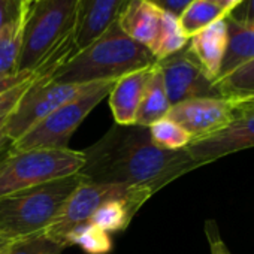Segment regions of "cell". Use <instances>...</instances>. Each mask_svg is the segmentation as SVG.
<instances>
[{
    "instance_id": "cell-6",
    "label": "cell",
    "mask_w": 254,
    "mask_h": 254,
    "mask_svg": "<svg viewBox=\"0 0 254 254\" xmlns=\"http://www.w3.org/2000/svg\"><path fill=\"white\" fill-rule=\"evenodd\" d=\"M117 79L91 82L76 97L70 99L35 127L18 141L11 144V151H26L35 148H69V141L87 115L109 96Z\"/></svg>"
},
{
    "instance_id": "cell-18",
    "label": "cell",
    "mask_w": 254,
    "mask_h": 254,
    "mask_svg": "<svg viewBox=\"0 0 254 254\" xmlns=\"http://www.w3.org/2000/svg\"><path fill=\"white\" fill-rule=\"evenodd\" d=\"M141 206L142 205L133 199H112L97 206L88 221L109 235L123 232L129 227Z\"/></svg>"
},
{
    "instance_id": "cell-26",
    "label": "cell",
    "mask_w": 254,
    "mask_h": 254,
    "mask_svg": "<svg viewBox=\"0 0 254 254\" xmlns=\"http://www.w3.org/2000/svg\"><path fill=\"white\" fill-rule=\"evenodd\" d=\"M39 75V73H38ZM36 75V76H38ZM30 78L24 82H21L20 85L11 88L9 91L0 94V126H3L6 123V120L9 118V115L14 112V109L17 108L18 102L21 100V97L24 96V93L27 91V88L30 87V84L33 82V79L36 78Z\"/></svg>"
},
{
    "instance_id": "cell-21",
    "label": "cell",
    "mask_w": 254,
    "mask_h": 254,
    "mask_svg": "<svg viewBox=\"0 0 254 254\" xmlns=\"http://www.w3.org/2000/svg\"><path fill=\"white\" fill-rule=\"evenodd\" d=\"M189 44V38L186 36L178 17L165 12L162 15V23H160V30L157 35V39L151 48V54L156 59V62L165 60L169 56L181 51L186 48Z\"/></svg>"
},
{
    "instance_id": "cell-3",
    "label": "cell",
    "mask_w": 254,
    "mask_h": 254,
    "mask_svg": "<svg viewBox=\"0 0 254 254\" xmlns=\"http://www.w3.org/2000/svg\"><path fill=\"white\" fill-rule=\"evenodd\" d=\"M156 63V59L144 45L130 39L118 23H114L96 41L45 76L60 84H91L120 79Z\"/></svg>"
},
{
    "instance_id": "cell-20",
    "label": "cell",
    "mask_w": 254,
    "mask_h": 254,
    "mask_svg": "<svg viewBox=\"0 0 254 254\" xmlns=\"http://www.w3.org/2000/svg\"><path fill=\"white\" fill-rule=\"evenodd\" d=\"M227 17L224 8L215 0H193L178 17L187 38L196 35L212 23Z\"/></svg>"
},
{
    "instance_id": "cell-27",
    "label": "cell",
    "mask_w": 254,
    "mask_h": 254,
    "mask_svg": "<svg viewBox=\"0 0 254 254\" xmlns=\"http://www.w3.org/2000/svg\"><path fill=\"white\" fill-rule=\"evenodd\" d=\"M27 3V0H0V32L24 11Z\"/></svg>"
},
{
    "instance_id": "cell-24",
    "label": "cell",
    "mask_w": 254,
    "mask_h": 254,
    "mask_svg": "<svg viewBox=\"0 0 254 254\" xmlns=\"http://www.w3.org/2000/svg\"><path fill=\"white\" fill-rule=\"evenodd\" d=\"M148 133L151 141L163 150H184L191 142L190 133L168 117L150 124Z\"/></svg>"
},
{
    "instance_id": "cell-15",
    "label": "cell",
    "mask_w": 254,
    "mask_h": 254,
    "mask_svg": "<svg viewBox=\"0 0 254 254\" xmlns=\"http://www.w3.org/2000/svg\"><path fill=\"white\" fill-rule=\"evenodd\" d=\"M227 47V24L226 18L212 23L196 35L189 38L187 48L196 59L205 75L215 82L220 75L221 63Z\"/></svg>"
},
{
    "instance_id": "cell-5",
    "label": "cell",
    "mask_w": 254,
    "mask_h": 254,
    "mask_svg": "<svg viewBox=\"0 0 254 254\" xmlns=\"http://www.w3.org/2000/svg\"><path fill=\"white\" fill-rule=\"evenodd\" d=\"M84 165V151L72 148L11 151L0 160V197L76 175Z\"/></svg>"
},
{
    "instance_id": "cell-4",
    "label": "cell",
    "mask_w": 254,
    "mask_h": 254,
    "mask_svg": "<svg viewBox=\"0 0 254 254\" xmlns=\"http://www.w3.org/2000/svg\"><path fill=\"white\" fill-rule=\"evenodd\" d=\"M84 181L81 174L56 180L0 197V238L14 241L42 235L57 218L72 191Z\"/></svg>"
},
{
    "instance_id": "cell-19",
    "label": "cell",
    "mask_w": 254,
    "mask_h": 254,
    "mask_svg": "<svg viewBox=\"0 0 254 254\" xmlns=\"http://www.w3.org/2000/svg\"><path fill=\"white\" fill-rule=\"evenodd\" d=\"M26 11L27 6L14 21H11L0 32V75H9L18 72Z\"/></svg>"
},
{
    "instance_id": "cell-30",
    "label": "cell",
    "mask_w": 254,
    "mask_h": 254,
    "mask_svg": "<svg viewBox=\"0 0 254 254\" xmlns=\"http://www.w3.org/2000/svg\"><path fill=\"white\" fill-rule=\"evenodd\" d=\"M157 8L165 12H169L175 17H180L181 12L193 2V0H150Z\"/></svg>"
},
{
    "instance_id": "cell-33",
    "label": "cell",
    "mask_w": 254,
    "mask_h": 254,
    "mask_svg": "<svg viewBox=\"0 0 254 254\" xmlns=\"http://www.w3.org/2000/svg\"><path fill=\"white\" fill-rule=\"evenodd\" d=\"M11 144L8 136H6V132H5V124L0 126V154H2L6 148V145Z\"/></svg>"
},
{
    "instance_id": "cell-14",
    "label": "cell",
    "mask_w": 254,
    "mask_h": 254,
    "mask_svg": "<svg viewBox=\"0 0 254 254\" xmlns=\"http://www.w3.org/2000/svg\"><path fill=\"white\" fill-rule=\"evenodd\" d=\"M162 15L163 11L150 0H129L117 23L130 39L151 51L160 30Z\"/></svg>"
},
{
    "instance_id": "cell-2",
    "label": "cell",
    "mask_w": 254,
    "mask_h": 254,
    "mask_svg": "<svg viewBox=\"0 0 254 254\" xmlns=\"http://www.w3.org/2000/svg\"><path fill=\"white\" fill-rule=\"evenodd\" d=\"M79 0H36L27 5L18 72L51 75L75 53Z\"/></svg>"
},
{
    "instance_id": "cell-35",
    "label": "cell",
    "mask_w": 254,
    "mask_h": 254,
    "mask_svg": "<svg viewBox=\"0 0 254 254\" xmlns=\"http://www.w3.org/2000/svg\"><path fill=\"white\" fill-rule=\"evenodd\" d=\"M27 2H29V3H32V2H36V0H27Z\"/></svg>"
},
{
    "instance_id": "cell-23",
    "label": "cell",
    "mask_w": 254,
    "mask_h": 254,
    "mask_svg": "<svg viewBox=\"0 0 254 254\" xmlns=\"http://www.w3.org/2000/svg\"><path fill=\"white\" fill-rule=\"evenodd\" d=\"M214 87L223 97L254 99V60L217 79Z\"/></svg>"
},
{
    "instance_id": "cell-7",
    "label": "cell",
    "mask_w": 254,
    "mask_h": 254,
    "mask_svg": "<svg viewBox=\"0 0 254 254\" xmlns=\"http://www.w3.org/2000/svg\"><path fill=\"white\" fill-rule=\"evenodd\" d=\"M151 196V193L138 187L91 183L84 178V181L67 197L57 218L45 229L42 235L63 245L64 236L76 226L87 223L96 208L100 206L103 202L112 199H133L144 205Z\"/></svg>"
},
{
    "instance_id": "cell-12",
    "label": "cell",
    "mask_w": 254,
    "mask_h": 254,
    "mask_svg": "<svg viewBox=\"0 0 254 254\" xmlns=\"http://www.w3.org/2000/svg\"><path fill=\"white\" fill-rule=\"evenodd\" d=\"M129 0H79L73 33L76 53L96 41L109 26L117 23Z\"/></svg>"
},
{
    "instance_id": "cell-16",
    "label": "cell",
    "mask_w": 254,
    "mask_h": 254,
    "mask_svg": "<svg viewBox=\"0 0 254 254\" xmlns=\"http://www.w3.org/2000/svg\"><path fill=\"white\" fill-rule=\"evenodd\" d=\"M226 24L227 47L217 79L229 75L230 72L236 70L245 63L254 60V23L238 21L227 15Z\"/></svg>"
},
{
    "instance_id": "cell-28",
    "label": "cell",
    "mask_w": 254,
    "mask_h": 254,
    "mask_svg": "<svg viewBox=\"0 0 254 254\" xmlns=\"http://www.w3.org/2000/svg\"><path fill=\"white\" fill-rule=\"evenodd\" d=\"M205 233H206V238H208L211 254H232L230 250L227 248V245L224 244V241L221 239L214 221H206Z\"/></svg>"
},
{
    "instance_id": "cell-8",
    "label": "cell",
    "mask_w": 254,
    "mask_h": 254,
    "mask_svg": "<svg viewBox=\"0 0 254 254\" xmlns=\"http://www.w3.org/2000/svg\"><path fill=\"white\" fill-rule=\"evenodd\" d=\"M87 87L88 84H60L48 79L45 75H38L5 123L9 142L12 144L23 138L47 115L76 97Z\"/></svg>"
},
{
    "instance_id": "cell-22",
    "label": "cell",
    "mask_w": 254,
    "mask_h": 254,
    "mask_svg": "<svg viewBox=\"0 0 254 254\" xmlns=\"http://www.w3.org/2000/svg\"><path fill=\"white\" fill-rule=\"evenodd\" d=\"M72 245L82 248L87 254H109L114 247L111 235L90 221L76 226L64 236L63 247Z\"/></svg>"
},
{
    "instance_id": "cell-1",
    "label": "cell",
    "mask_w": 254,
    "mask_h": 254,
    "mask_svg": "<svg viewBox=\"0 0 254 254\" xmlns=\"http://www.w3.org/2000/svg\"><path fill=\"white\" fill-rule=\"evenodd\" d=\"M79 172L87 181L138 187L154 194L169 183L200 168L189 151L163 150L148 133V127L114 126L94 145L84 151Z\"/></svg>"
},
{
    "instance_id": "cell-9",
    "label": "cell",
    "mask_w": 254,
    "mask_h": 254,
    "mask_svg": "<svg viewBox=\"0 0 254 254\" xmlns=\"http://www.w3.org/2000/svg\"><path fill=\"white\" fill-rule=\"evenodd\" d=\"M241 103L235 97H196L172 105L166 117L187 130L191 141H199L229 127Z\"/></svg>"
},
{
    "instance_id": "cell-31",
    "label": "cell",
    "mask_w": 254,
    "mask_h": 254,
    "mask_svg": "<svg viewBox=\"0 0 254 254\" xmlns=\"http://www.w3.org/2000/svg\"><path fill=\"white\" fill-rule=\"evenodd\" d=\"M229 15L238 21L254 23V0H244V2Z\"/></svg>"
},
{
    "instance_id": "cell-25",
    "label": "cell",
    "mask_w": 254,
    "mask_h": 254,
    "mask_svg": "<svg viewBox=\"0 0 254 254\" xmlns=\"http://www.w3.org/2000/svg\"><path fill=\"white\" fill-rule=\"evenodd\" d=\"M63 250V245L51 241L45 235H35L9 241L5 254H62Z\"/></svg>"
},
{
    "instance_id": "cell-10",
    "label": "cell",
    "mask_w": 254,
    "mask_h": 254,
    "mask_svg": "<svg viewBox=\"0 0 254 254\" xmlns=\"http://www.w3.org/2000/svg\"><path fill=\"white\" fill-rule=\"evenodd\" d=\"M254 148V99H242L233 121L217 135L191 141L186 150L202 166L229 154Z\"/></svg>"
},
{
    "instance_id": "cell-11",
    "label": "cell",
    "mask_w": 254,
    "mask_h": 254,
    "mask_svg": "<svg viewBox=\"0 0 254 254\" xmlns=\"http://www.w3.org/2000/svg\"><path fill=\"white\" fill-rule=\"evenodd\" d=\"M157 64L160 67L171 105L196 97L220 96L214 82L205 75L187 47L168 59L157 62Z\"/></svg>"
},
{
    "instance_id": "cell-13",
    "label": "cell",
    "mask_w": 254,
    "mask_h": 254,
    "mask_svg": "<svg viewBox=\"0 0 254 254\" xmlns=\"http://www.w3.org/2000/svg\"><path fill=\"white\" fill-rule=\"evenodd\" d=\"M154 64L129 75H124L114 84L108 100L117 126H135L138 109L144 97L145 88L151 78Z\"/></svg>"
},
{
    "instance_id": "cell-29",
    "label": "cell",
    "mask_w": 254,
    "mask_h": 254,
    "mask_svg": "<svg viewBox=\"0 0 254 254\" xmlns=\"http://www.w3.org/2000/svg\"><path fill=\"white\" fill-rule=\"evenodd\" d=\"M38 72H15L9 75H0V94L9 91L11 88L20 85L21 82L36 76Z\"/></svg>"
},
{
    "instance_id": "cell-34",
    "label": "cell",
    "mask_w": 254,
    "mask_h": 254,
    "mask_svg": "<svg viewBox=\"0 0 254 254\" xmlns=\"http://www.w3.org/2000/svg\"><path fill=\"white\" fill-rule=\"evenodd\" d=\"M8 242H9V241H5V239H2V238H0V254H5Z\"/></svg>"
},
{
    "instance_id": "cell-32",
    "label": "cell",
    "mask_w": 254,
    "mask_h": 254,
    "mask_svg": "<svg viewBox=\"0 0 254 254\" xmlns=\"http://www.w3.org/2000/svg\"><path fill=\"white\" fill-rule=\"evenodd\" d=\"M215 2H218L224 8V11L227 12V15H229L230 12H233L244 2V0H215Z\"/></svg>"
},
{
    "instance_id": "cell-17",
    "label": "cell",
    "mask_w": 254,
    "mask_h": 254,
    "mask_svg": "<svg viewBox=\"0 0 254 254\" xmlns=\"http://www.w3.org/2000/svg\"><path fill=\"white\" fill-rule=\"evenodd\" d=\"M171 102L166 94V88L163 84V76L160 72L159 64H154L151 78L148 81V85L145 88L144 97L141 100L138 115L135 120V126L139 127H148L150 124L156 123L157 120H162L168 115L171 109Z\"/></svg>"
}]
</instances>
